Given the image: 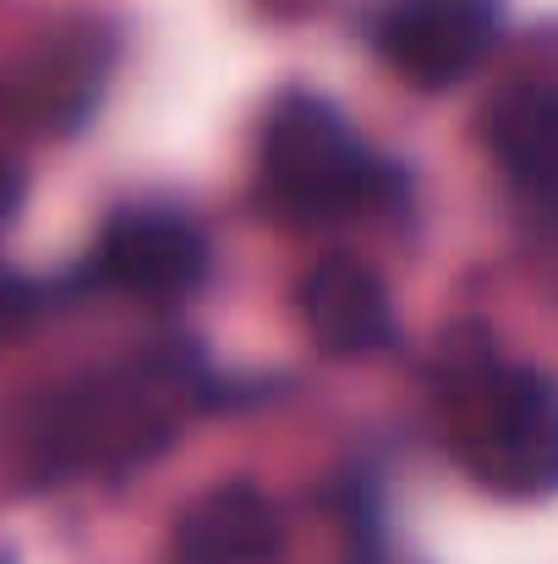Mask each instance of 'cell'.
<instances>
[{
    "label": "cell",
    "mask_w": 558,
    "mask_h": 564,
    "mask_svg": "<svg viewBox=\"0 0 558 564\" xmlns=\"http://www.w3.org/2000/svg\"><path fill=\"white\" fill-rule=\"evenodd\" d=\"M39 307H44V285H33L28 274H17V269L0 263V340L17 335V329H28L39 318Z\"/></svg>",
    "instance_id": "obj_9"
},
{
    "label": "cell",
    "mask_w": 558,
    "mask_h": 564,
    "mask_svg": "<svg viewBox=\"0 0 558 564\" xmlns=\"http://www.w3.org/2000/svg\"><path fill=\"white\" fill-rule=\"evenodd\" d=\"M302 313L329 351L362 357L394 335V307L383 280L357 258H324L302 285Z\"/></svg>",
    "instance_id": "obj_6"
},
{
    "label": "cell",
    "mask_w": 558,
    "mask_h": 564,
    "mask_svg": "<svg viewBox=\"0 0 558 564\" xmlns=\"http://www.w3.org/2000/svg\"><path fill=\"white\" fill-rule=\"evenodd\" d=\"M488 143L504 165V176L532 203L558 208V88L554 83H521L504 88L488 110Z\"/></svg>",
    "instance_id": "obj_7"
},
{
    "label": "cell",
    "mask_w": 558,
    "mask_h": 564,
    "mask_svg": "<svg viewBox=\"0 0 558 564\" xmlns=\"http://www.w3.org/2000/svg\"><path fill=\"white\" fill-rule=\"evenodd\" d=\"M378 176L351 121L318 94H285L263 121V182L296 214H340Z\"/></svg>",
    "instance_id": "obj_3"
},
{
    "label": "cell",
    "mask_w": 558,
    "mask_h": 564,
    "mask_svg": "<svg viewBox=\"0 0 558 564\" xmlns=\"http://www.w3.org/2000/svg\"><path fill=\"white\" fill-rule=\"evenodd\" d=\"M455 444L471 477L504 499L558 494V383L532 368H471L449 383Z\"/></svg>",
    "instance_id": "obj_2"
},
{
    "label": "cell",
    "mask_w": 558,
    "mask_h": 564,
    "mask_svg": "<svg viewBox=\"0 0 558 564\" xmlns=\"http://www.w3.org/2000/svg\"><path fill=\"white\" fill-rule=\"evenodd\" d=\"M499 39V0H394L378 22V50L422 88H449L482 66Z\"/></svg>",
    "instance_id": "obj_4"
},
{
    "label": "cell",
    "mask_w": 558,
    "mask_h": 564,
    "mask_svg": "<svg viewBox=\"0 0 558 564\" xmlns=\"http://www.w3.org/2000/svg\"><path fill=\"white\" fill-rule=\"evenodd\" d=\"M192 373L182 357H149L99 378H77L50 394L28 422V449L44 477H88L138 466L176 438L182 394Z\"/></svg>",
    "instance_id": "obj_1"
},
{
    "label": "cell",
    "mask_w": 558,
    "mask_h": 564,
    "mask_svg": "<svg viewBox=\"0 0 558 564\" xmlns=\"http://www.w3.org/2000/svg\"><path fill=\"white\" fill-rule=\"evenodd\" d=\"M17 208H22V171L11 160H0V230L17 219Z\"/></svg>",
    "instance_id": "obj_10"
},
{
    "label": "cell",
    "mask_w": 558,
    "mask_h": 564,
    "mask_svg": "<svg viewBox=\"0 0 558 564\" xmlns=\"http://www.w3.org/2000/svg\"><path fill=\"white\" fill-rule=\"evenodd\" d=\"M280 549V516L274 505L247 488V482H225L214 494H203L176 527V564H263Z\"/></svg>",
    "instance_id": "obj_8"
},
{
    "label": "cell",
    "mask_w": 558,
    "mask_h": 564,
    "mask_svg": "<svg viewBox=\"0 0 558 564\" xmlns=\"http://www.w3.org/2000/svg\"><path fill=\"white\" fill-rule=\"evenodd\" d=\"M99 274L143 302H176L208 280V241L182 214L127 208L99 236Z\"/></svg>",
    "instance_id": "obj_5"
}]
</instances>
